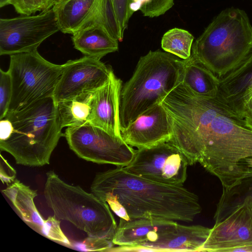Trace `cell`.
Returning a JSON list of instances; mask_svg holds the SVG:
<instances>
[{
	"label": "cell",
	"instance_id": "8992f818",
	"mask_svg": "<svg viewBox=\"0 0 252 252\" xmlns=\"http://www.w3.org/2000/svg\"><path fill=\"white\" fill-rule=\"evenodd\" d=\"M211 228L155 219H120L109 252H199Z\"/></svg>",
	"mask_w": 252,
	"mask_h": 252
},
{
	"label": "cell",
	"instance_id": "d4e9b609",
	"mask_svg": "<svg viewBox=\"0 0 252 252\" xmlns=\"http://www.w3.org/2000/svg\"><path fill=\"white\" fill-rule=\"evenodd\" d=\"M174 0H133L134 12L140 10L144 16L153 18L164 14L172 7Z\"/></svg>",
	"mask_w": 252,
	"mask_h": 252
},
{
	"label": "cell",
	"instance_id": "cb8c5ba5",
	"mask_svg": "<svg viewBox=\"0 0 252 252\" xmlns=\"http://www.w3.org/2000/svg\"><path fill=\"white\" fill-rule=\"evenodd\" d=\"M193 40V36L188 31L175 28L163 34L161 46L165 52L186 60L191 55Z\"/></svg>",
	"mask_w": 252,
	"mask_h": 252
},
{
	"label": "cell",
	"instance_id": "8fae6325",
	"mask_svg": "<svg viewBox=\"0 0 252 252\" xmlns=\"http://www.w3.org/2000/svg\"><path fill=\"white\" fill-rule=\"evenodd\" d=\"M60 31L53 8L36 15L0 19V55L36 50L45 39Z\"/></svg>",
	"mask_w": 252,
	"mask_h": 252
},
{
	"label": "cell",
	"instance_id": "5bb4252c",
	"mask_svg": "<svg viewBox=\"0 0 252 252\" xmlns=\"http://www.w3.org/2000/svg\"><path fill=\"white\" fill-rule=\"evenodd\" d=\"M172 135L167 113L160 103L145 111L121 130L123 140L137 149L169 142Z\"/></svg>",
	"mask_w": 252,
	"mask_h": 252
},
{
	"label": "cell",
	"instance_id": "5b68a950",
	"mask_svg": "<svg viewBox=\"0 0 252 252\" xmlns=\"http://www.w3.org/2000/svg\"><path fill=\"white\" fill-rule=\"evenodd\" d=\"M252 51V26L246 12L231 8L220 13L193 43L191 54L219 79Z\"/></svg>",
	"mask_w": 252,
	"mask_h": 252
},
{
	"label": "cell",
	"instance_id": "f1b7e54d",
	"mask_svg": "<svg viewBox=\"0 0 252 252\" xmlns=\"http://www.w3.org/2000/svg\"><path fill=\"white\" fill-rule=\"evenodd\" d=\"M120 30L122 39L126 29L130 18L134 11L133 0H112Z\"/></svg>",
	"mask_w": 252,
	"mask_h": 252
},
{
	"label": "cell",
	"instance_id": "f546056e",
	"mask_svg": "<svg viewBox=\"0 0 252 252\" xmlns=\"http://www.w3.org/2000/svg\"><path fill=\"white\" fill-rule=\"evenodd\" d=\"M114 245L111 240L88 236L82 242L76 243L74 246L83 251L109 252Z\"/></svg>",
	"mask_w": 252,
	"mask_h": 252
},
{
	"label": "cell",
	"instance_id": "83f0119b",
	"mask_svg": "<svg viewBox=\"0 0 252 252\" xmlns=\"http://www.w3.org/2000/svg\"><path fill=\"white\" fill-rule=\"evenodd\" d=\"M60 222V220L55 216H49L44 221L42 235L51 240L71 247V243L61 229Z\"/></svg>",
	"mask_w": 252,
	"mask_h": 252
},
{
	"label": "cell",
	"instance_id": "52a82bcc",
	"mask_svg": "<svg viewBox=\"0 0 252 252\" xmlns=\"http://www.w3.org/2000/svg\"><path fill=\"white\" fill-rule=\"evenodd\" d=\"M44 195L54 216L69 221L88 236L112 240L117 227L108 204L79 186L68 184L53 171L46 173Z\"/></svg>",
	"mask_w": 252,
	"mask_h": 252
},
{
	"label": "cell",
	"instance_id": "9a60e30c",
	"mask_svg": "<svg viewBox=\"0 0 252 252\" xmlns=\"http://www.w3.org/2000/svg\"><path fill=\"white\" fill-rule=\"evenodd\" d=\"M220 81L219 93L214 99L239 119L244 105L252 97V51Z\"/></svg>",
	"mask_w": 252,
	"mask_h": 252
},
{
	"label": "cell",
	"instance_id": "1f68e13d",
	"mask_svg": "<svg viewBox=\"0 0 252 252\" xmlns=\"http://www.w3.org/2000/svg\"><path fill=\"white\" fill-rule=\"evenodd\" d=\"M238 117L246 127L252 130V97L244 105Z\"/></svg>",
	"mask_w": 252,
	"mask_h": 252
},
{
	"label": "cell",
	"instance_id": "d6a6232c",
	"mask_svg": "<svg viewBox=\"0 0 252 252\" xmlns=\"http://www.w3.org/2000/svg\"><path fill=\"white\" fill-rule=\"evenodd\" d=\"M252 252V244L231 249L228 252Z\"/></svg>",
	"mask_w": 252,
	"mask_h": 252
},
{
	"label": "cell",
	"instance_id": "2e32d148",
	"mask_svg": "<svg viewBox=\"0 0 252 252\" xmlns=\"http://www.w3.org/2000/svg\"><path fill=\"white\" fill-rule=\"evenodd\" d=\"M122 86L113 71L106 84L95 92L91 122L116 137L121 136L119 108Z\"/></svg>",
	"mask_w": 252,
	"mask_h": 252
},
{
	"label": "cell",
	"instance_id": "ba28073f",
	"mask_svg": "<svg viewBox=\"0 0 252 252\" xmlns=\"http://www.w3.org/2000/svg\"><path fill=\"white\" fill-rule=\"evenodd\" d=\"M62 71V64L45 60L37 50L10 55L8 71L12 93L8 112L53 96Z\"/></svg>",
	"mask_w": 252,
	"mask_h": 252
},
{
	"label": "cell",
	"instance_id": "4316f807",
	"mask_svg": "<svg viewBox=\"0 0 252 252\" xmlns=\"http://www.w3.org/2000/svg\"><path fill=\"white\" fill-rule=\"evenodd\" d=\"M12 84L10 74L0 69V120L8 112L12 96Z\"/></svg>",
	"mask_w": 252,
	"mask_h": 252
},
{
	"label": "cell",
	"instance_id": "836d02e7",
	"mask_svg": "<svg viewBox=\"0 0 252 252\" xmlns=\"http://www.w3.org/2000/svg\"><path fill=\"white\" fill-rule=\"evenodd\" d=\"M245 161L248 168L251 170V177H252V158H247Z\"/></svg>",
	"mask_w": 252,
	"mask_h": 252
},
{
	"label": "cell",
	"instance_id": "6da1fadb",
	"mask_svg": "<svg viewBox=\"0 0 252 252\" xmlns=\"http://www.w3.org/2000/svg\"><path fill=\"white\" fill-rule=\"evenodd\" d=\"M174 142L189 165L200 164L229 190L251 177L252 130L214 99L195 96L180 111Z\"/></svg>",
	"mask_w": 252,
	"mask_h": 252
},
{
	"label": "cell",
	"instance_id": "7a4b0ae2",
	"mask_svg": "<svg viewBox=\"0 0 252 252\" xmlns=\"http://www.w3.org/2000/svg\"><path fill=\"white\" fill-rule=\"evenodd\" d=\"M91 190L126 220L155 219L190 222L201 212L197 195L183 186L149 180L123 167L96 174Z\"/></svg>",
	"mask_w": 252,
	"mask_h": 252
},
{
	"label": "cell",
	"instance_id": "ac0fdd59",
	"mask_svg": "<svg viewBox=\"0 0 252 252\" xmlns=\"http://www.w3.org/2000/svg\"><path fill=\"white\" fill-rule=\"evenodd\" d=\"M98 0H67L52 7L60 31L73 34L93 15Z\"/></svg>",
	"mask_w": 252,
	"mask_h": 252
},
{
	"label": "cell",
	"instance_id": "ffe728a7",
	"mask_svg": "<svg viewBox=\"0 0 252 252\" xmlns=\"http://www.w3.org/2000/svg\"><path fill=\"white\" fill-rule=\"evenodd\" d=\"M220 79L191 54L185 60L182 82L196 95L215 98L219 93Z\"/></svg>",
	"mask_w": 252,
	"mask_h": 252
},
{
	"label": "cell",
	"instance_id": "30bf717a",
	"mask_svg": "<svg viewBox=\"0 0 252 252\" xmlns=\"http://www.w3.org/2000/svg\"><path fill=\"white\" fill-rule=\"evenodd\" d=\"M188 159L170 142L136 150L131 161L124 167L128 172L152 181L183 186L187 179Z\"/></svg>",
	"mask_w": 252,
	"mask_h": 252
},
{
	"label": "cell",
	"instance_id": "277c9868",
	"mask_svg": "<svg viewBox=\"0 0 252 252\" xmlns=\"http://www.w3.org/2000/svg\"><path fill=\"white\" fill-rule=\"evenodd\" d=\"M185 60L166 52L150 51L141 56L120 99L121 131L142 114L159 104L182 81Z\"/></svg>",
	"mask_w": 252,
	"mask_h": 252
},
{
	"label": "cell",
	"instance_id": "d6986e66",
	"mask_svg": "<svg viewBox=\"0 0 252 252\" xmlns=\"http://www.w3.org/2000/svg\"><path fill=\"white\" fill-rule=\"evenodd\" d=\"M71 38L74 48L86 56L101 59L118 50V40L99 27L83 28Z\"/></svg>",
	"mask_w": 252,
	"mask_h": 252
},
{
	"label": "cell",
	"instance_id": "603a6c76",
	"mask_svg": "<svg viewBox=\"0 0 252 252\" xmlns=\"http://www.w3.org/2000/svg\"><path fill=\"white\" fill-rule=\"evenodd\" d=\"M248 196L252 197V177L245 178L229 190H222L214 215L215 222L222 220Z\"/></svg>",
	"mask_w": 252,
	"mask_h": 252
},
{
	"label": "cell",
	"instance_id": "484cf974",
	"mask_svg": "<svg viewBox=\"0 0 252 252\" xmlns=\"http://www.w3.org/2000/svg\"><path fill=\"white\" fill-rule=\"evenodd\" d=\"M17 13L23 15H31L37 11H43L52 8L54 0H11Z\"/></svg>",
	"mask_w": 252,
	"mask_h": 252
},
{
	"label": "cell",
	"instance_id": "e0dca14e",
	"mask_svg": "<svg viewBox=\"0 0 252 252\" xmlns=\"http://www.w3.org/2000/svg\"><path fill=\"white\" fill-rule=\"evenodd\" d=\"M2 192L12 203L23 220L32 229L42 235L45 220L34 202V199L37 195V190L15 179Z\"/></svg>",
	"mask_w": 252,
	"mask_h": 252
},
{
	"label": "cell",
	"instance_id": "4dcf8cb0",
	"mask_svg": "<svg viewBox=\"0 0 252 252\" xmlns=\"http://www.w3.org/2000/svg\"><path fill=\"white\" fill-rule=\"evenodd\" d=\"M0 157V179L3 184L8 185L16 179V172L1 155Z\"/></svg>",
	"mask_w": 252,
	"mask_h": 252
},
{
	"label": "cell",
	"instance_id": "9c48e42d",
	"mask_svg": "<svg viewBox=\"0 0 252 252\" xmlns=\"http://www.w3.org/2000/svg\"><path fill=\"white\" fill-rule=\"evenodd\" d=\"M69 148L80 158L98 164L125 167L136 150L122 136L111 135L91 123L68 127L64 133Z\"/></svg>",
	"mask_w": 252,
	"mask_h": 252
},
{
	"label": "cell",
	"instance_id": "4fadbf2b",
	"mask_svg": "<svg viewBox=\"0 0 252 252\" xmlns=\"http://www.w3.org/2000/svg\"><path fill=\"white\" fill-rule=\"evenodd\" d=\"M252 244V197L248 196L222 220L215 222L199 252H228Z\"/></svg>",
	"mask_w": 252,
	"mask_h": 252
},
{
	"label": "cell",
	"instance_id": "3957f363",
	"mask_svg": "<svg viewBox=\"0 0 252 252\" xmlns=\"http://www.w3.org/2000/svg\"><path fill=\"white\" fill-rule=\"evenodd\" d=\"M0 120V151L10 154L19 165L49 164L53 152L64 136L53 96L8 112Z\"/></svg>",
	"mask_w": 252,
	"mask_h": 252
},
{
	"label": "cell",
	"instance_id": "7402d4cb",
	"mask_svg": "<svg viewBox=\"0 0 252 252\" xmlns=\"http://www.w3.org/2000/svg\"><path fill=\"white\" fill-rule=\"evenodd\" d=\"M90 27H100L113 38L122 40L112 0H98L93 15L82 29Z\"/></svg>",
	"mask_w": 252,
	"mask_h": 252
},
{
	"label": "cell",
	"instance_id": "7c38bea8",
	"mask_svg": "<svg viewBox=\"0 0 252 252\" xmlns=\"http://www.w3.org/2000/svg\"><path fill=\"white\" fill-rule=\"evenodd\" d=\"M62 65V73L53 95L56 103L96 91L106 84L113 71L100 59L86 56Z\"/></svg>",
	"mask_w": 252,
	"mask_h": 252
},
{
	"label": "cell",
	"instance_id": "e575fe53",
	"mask_svg": "<svg viewBox=\"0 0 252 252\" xmlns=\"http://www.w3.org/2000/svg\"><path fill=\"white\" fill-rule=\"evenodd\" d=\"M11 0H0V7L2 8L7 5L10 4Z\"/></svg>",
	"mask_w": 252,
	"mask_h": 252
},
{
	"label": "cell",
	"instance_id": "d590c367",
	"mask_svg": "<svg viewBox=\"0 0 252 252\" xmlns=\"http://www.w3.org/2000/svg\"><path fill=\"white\" fill-rule=\"evenodd\" d=\"M66 0H54V5L60 3L61 2L65 1Z\"/></svg>",
	"mask_w": 252,
	"mask_h": 252
},
{
	"label": "cell",
	"instance_id": "44dd1931",
	"mask_svg": "<svg viewBox=\"0 0 252 252\" xmlns=\"http://www.w3.org/2000/svg\"><path fill=\"white\" fill-rule=\"evenodd\" d=\"M95 92H86L57 103L63 128L91 123Z\"/></svg>",
	"mask_w": 252,
	"mask_h": 252
}]
</instances>
